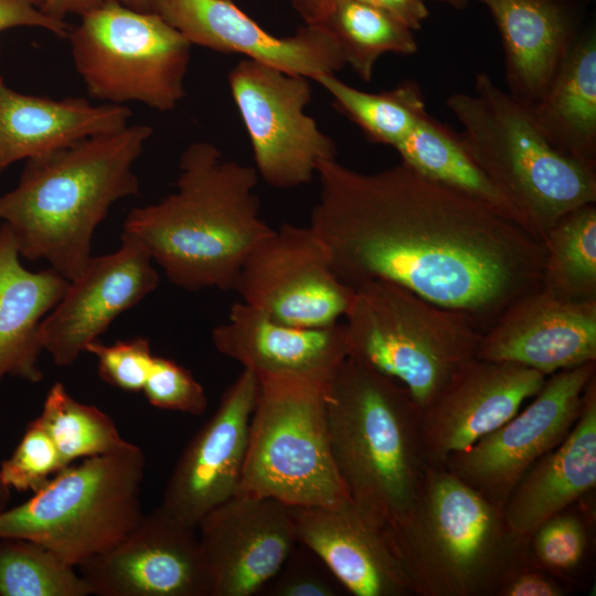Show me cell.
Here are the masks:
<instances>
[{"instance_id":"6da1fadb","label":"cell","mask_w":596,"mask_h":596,"mask_svg":"<svg viewBox=\"0 0 596 596\" xmlns=\"http://www.w3.org/2000/svg\"><path fill=\"white\" fill-rule=\"evenodd\" d=\"M309 226L338 278L397 284L468 316L482 331L542 286L544 243L486 202L403 162L361 172L319 164Z\"/></svg>"},{"instance_id":"7a4b0ae2","label":"cell","mask_w":596,"mask_h":596,"mask_svg":"<svg viewBox=\"0 0 596 596\" xmlns=\"http://www.w3.org/2000/svg\"><path fill=\"white\" fill-rule=\"evenodd\" d=\"M255 168L207 141L180 156L174 191L134 207L124 233L138 238L179 288L233 290L254 247L274 230L260 216Z\"/></svg>"},{"instance_id":"3957f363","label":"cell","mask_w":596,"mask_h":596,"mask_svg":"<svg viewBox=\"0 0 596 596\" xmlns=\"http://www.w3.org/2000/svg\"><path fill=\"white\" fill-rule=\"evenodd\" d=\"M152 134L129 124L26 160L17 187L0 196L20 256L47 260L68 281L78 277L111 205L139 194L134 166Z\"/></svg>"},{"instance_id":"277c9868","label":"cell","mask_w":596,"mask_h":596,"mask_svg":"<svg viewBox=\"0 0 596 596\" xmlns=\"http://www.w3.org/2000/svg\"><path fill=\"white\" fill-rule=\"evenodd\" d=\"M326 408L333 460L349 499L392 538L430 465L421 408L400 382L351 354L328 381Z\"/></svg>"},{"instance_id":"5b68a950","label":"cell","mask_w":596,"mask_h":596,"mask_svg":"<svg viewBox=\"0 0 596 596\" xmlns=\"http://www.w3.org/2000/svg\"><path fill=\"white\" fill-rule=\"evenodd\" d=\"M446 105L462 126L459 136L472 160L541 242L563 215L596 202V168L554 148L530 106L487 73L476 75L473 93L453 94Z\"/></svg>"},{"instance_id":"8992f818","label":"cell","mask_w":596,"mask_h":596,"mask_svg":"<svg viewBox=\"0 0 596 596\" xmlns=\"http://www.w3.org/2000/svg\"><path fill=\"white\" fill-rule=\"evenodd\" d=\"M414 595L490 596L528 551L503 508L443 465H429L392 536Z\"/></svg>"},{"instance_id":"52a82bcc","label":"cell","mask_w":596,"mask_h":596,"mask_svg":"<svg viewBox=\"0 0 596 596\" xmlns=\"http://www.w3.org/2000/svg\"><path fill=\"white\" fill-rule=\"evenodd\" d=\"M146 459L135 444L83 459L55 473L26 501L0 512V539H25L76 568L141 520Z\"/></svg>"},{"instance_id":"ba28073f","label":"cell","mask_w":596,"mask_h":596,"mask_svg":"<svg viewBox=\"0 0 596 596\" xmlns=\"http://www.w3.org/2000/svg\"><path fill=\"white\" fill-rule=\"evenodd\" d=\"M344 318L349 354L400 382L421 411L476 356L482 336L468 316L386 280L354 288Z\"/></svg>"},{"instance_id":"9c48e42d","label":"cell","mask_w":596,"mask_h":596,"mask_svg":"<svg viewBox=\"0 0 596 596\" xmlns=\"http://www.w3.org/2000/svg\"><path fill=\"white\" fill-rule=\"evenodd\" d=\"M257 380L236 494L268 497L289 507H333L351 501L330 446L328 382L294 375H262Z\"/></svg>"},{"instance_id":"30bf717a","label":"cell","mask_w":596,"mask_h":596,"mask_svg":"<svg viewBox=\"0 0 596 596\" xmlns=\"http://www.w3.org/2000/svg\"><path fill=\"white\" fill-rule=\"evenodd\" d=\"M67 40L88 95L170 111L185 96L192 44L153 11L104 0L79 17Z\"/></svg>"},{"instance_id":"8fae6325","label":"cell","mask_w":596,"mask_h":596,"mask_svg":"<svg viewBox=\"0 0 596 596\" xmlns=\"http://www.w3.org/2000/svg\"><path fill=\"white\" fill-rule=\"evenodd\" d=\"M247 131L255 170L277 189L309 183L321 162L337 157L334 141L305 113L310 79L244 58L227 76Z\"/></svg>"},{"instance_id":"7c38bea8","label":"cell","mask_w":596,"mask_h":596,"mask_svg":"<svg viewBox=\"0 0 596 596\" xmlns=\"http://www.w3.org/2000/svg\"><path fill=\"white\" fill-rule=\"evenodd\" d=\"M596 361L546 376L532 402L443 466L486 498L504 505L524 472L557 447L576 423Z\"/></svg>"},{"instance_id":"4fadbf2b","label":"cell","mask_w":596,"mask_h":596,"mask_svg":"<svg viewBox=\"0 0 596 596\" xmlns=\"http://www.w3.org/2000/svg\"><path fill=\"white\" fill-rule=\"evenodd\" d=\"M233 290L241 301L297 327L339 322L354 292L334 274L327 248L311 227L289 223L254 247Z\"/></svg>"},{"instance_id":"5bb4252c","label":"cell","mask_w":596,"mask_h":596,"mask_svg":"<svg viewBox=\"0 0 596 596\" xmlns=\"http://www.w3.org/2000/svg\"><path fill=\"white\" fill-rule=\"evenodd\" d=\"M195 530L158 507L78 572L98 596H210Z\"/></svg>"},{"instance_id":"9a60e30c","label":"cell","mask_w":596,"mask_h":596,"mask_svg":"<svg viewBox=\"0 0 596 596\" xmlns=\"http://www.w3.org/2000/svg\"><path fill=\"white\" fill-rule=\"evenodd\" d=\"M210 596H252L279 573L298 543L291 508L276 499L235 494L199 523Z\"/></svg>"},{"instance_id":"2e32d148","label":"cell","mask_w":596,"mask_h":596,"mask_svg":"<svg viewBox=\"0 0 596 596\" xmlns=\"http://www.w3.org/2000/svg\"><path fill=\"white\" fill-rule=\"evenodd\" d=\"M142 243L123 233L114 253L92 256L40 324L43 351L58 366L73 364L123 312L159 284V274Z\"/></svg>"},{"instance_id":"e0dca14e","label":"cell","mask_w":596,"mask_h":596,"mask_svg":"<svg viewBox=\"0 0 596 596\" xmlns=\"http://www.w3.org/2000/svg\"><path fill=\"white\" fill-rule=\"evenodd\" d=\"M152 11L192 45L238 53L311 81L345 66L334 36L324 24L305 23L290 36H275L232 0H155Z\"/></svg>"},{"instance_id":"ac0fdd59","label":"cell","mask_w":596,"mask_h":596,"mask_svg":"<svg viewBox=\"0 0 596 596\" xmlns=\"http://www.w3.org/2000/svg\"><path fill=\"white\" fill-rule=\"evenodd\" d=\"M257 393V376L243 369L184 448L166 485L161 509L198 528L211 510L237 493Z\"/></svg>"},{"instance_id":"d6986e66","label":"cell","mask_w":596,"mask_h":596,"mask_svg":"<svg viewBox=\"0 0 596 596\" xmlns=\"http://www.w3.org/2000/svg\"><path fill=\"white\" fill-rule=\"evenodd\" d=\"M546 376L511 362L472 358L421 411L422 438L430 465H444L497 429L533 397Z\"/></svg>"},{"instance_id":"ffe728a7","label":"cell","mask_w":596,"mask_h":596,"mask_svg":"<svg viewBox=\"0 0 596 596\" xmlns=\"http://www.w3.org/2000/svg\"><path fill=\"white\" fill-rule=\"evenodd\" d=\"M476 358L511 362L545 376L596 361V299L539 287L513 301L482 333Z\"/></svg>"},{"instance_id":"44dd1931","label":"cell","mask_w":596,"mask_h":596,"mask_svg":"<svg viewBox=\"0 0 596 596\" xmlns=\"http://www.w3.org/2000/svg\"><path fill=\"white\" fill-rule=\"evenodd\" d=\"M298 543L355 596H409L412 583L390 534L351 501L333 507H290Z\"/></svg>"},{"instance_id":"7402d4cb","label":"cell","mask_w":596,"mask_h":596,"mask_svg":"<svg viewBox=\"0 0 596 596\" xmlns=\"http://www.w3.org/2000/svg\"><path fill=\"white\" fill-rule=\"evenodd\" d=\"M215 349L256 376L294 375L328 382L349 355L344 323L297 327L243 302L211 333Z\"/></svg>"},{"instance_id":"603a6c76","label":"cell","mask_w":596,"mask_h":596,"mask_svg":"<svg viewBox=\"0 0 596 596\" xmlns=\"http://www.w3.org/2000/svg\"><path fill=\"white\" fill-rule=\"evenodd\" d=\"M596 486V376L587 384L584 404L564 440L539 458L508 497L503 513L519 540L529 542L534 531L567 510Z\"/></svg>"},{"instance_id":"cb8c5ba5","label":"cell","mask_w":596,"mask_h":596,"mask_svg":"<svg viewBox=\"0 0 596 596\" xmlns=\"http://www.w3.org/2000/svg\"><path fill=\"white\" fill-rule=\"evenodd\" d=\"M489 10L504 52L509 94L532 106L546 92L577 39L558 0H478Z\"/></svg>"},{"instance_id":"d4e9b609","label":"cell","mask_w":596,"mask_h":596,"mask_svg":"<svg viewBox=\"0 0 596 596\" xmlns=\"http://www.w3.org/2000/svg\"><path fill=\"white\" fill-rule=\"evenodd\" d=\"M131 116L123 105L26 95L10 88L0 75V173L19 160L119 130Z\"/></svg>"},{"instance_id":"484cf974","label":"cell","mask_w":596,"mask_h":596,"mask_svg":"<svg viewBox=\"0 0 596 596\" xmlns=\"http://www.w3.org/2000/svg\"><path fill=\"white\" fill-rule=\"evenodd\" d=\"M10 227L0 225V383L6 376L42 381L40 324L68 280L55 269L31 272L20 263Z\"/></svg>"},{"instance_id":"4316f807","label":"cell","mask_w":596,"mask_h":596,"mask_svg":"<svg viewBox=\"0 0 596 596\" xmlns=\"http://www.w3.org/2000/svg\"><path fill=\"white\" fill-rule=\"evenodd\" d=\"M551 145L596 168V35L577 36L551 85L531 107Z\"/></svg>"},{"instance_id":"83f0119b","label":"cell","mask_w":596,"mask_h":596,"mask_svg":"<svg viewBox=\"0 0 596 596\" xmlns=\"http://www.w3.org/2000/svg\"><path fill=\"white\" fill-rule=\"evenodd\" d=\"M394 149L401 162L419 174L486 202L522 226L513 207L472 160L460 136L428 113Z\"/></svg>"},{"instance_id":"f1b7e54d","label":"cell","mask_w":596,"mask_h":596,"mask_svg":"<svg viewBox=\"0 0 596 596\" xmlns=\"http://www.w3.org/2000/svg\"><path fill=\"white\" fill-rule=\"evenodd\" d=\"M543 243L542 287L567 299H596L595 203L563 215Z\"/></svg>"},{"instance_id":"f546056e","label":"cell","mask_w":596,"mask_h":596,"mask_svg":"<svg viewBox=\"0 0 596 596\" xmlns=\"http://www.w3.org/2000/svg\"><path fill=\"white\" fill-rule=\"evenodd\" d=\"M315 82L329 93L333 106L375 143L395 148L427 113L422 91L414 81L381 93L352 87L334 74L319 76Z\"/></svg>"},{"instance_id":"4dcf8cb0","label":"cell","mask_w":596,"mask_h":596,"mask_svg":"<svg viewBox=\"0 0 596 596\" xmlns=\"http://www.w3.org/2000/svg\"><path fill=\"white\" fill-rule=\"evenodd\" d=\"M334 36L356 75L371 81L376 61L385 53L413 54V30L390 13L358 0H337L323 23Z\"/></svg>"},{"instance_id":"1f68e13d","label":"cell","mask_w":596,"mask_h":596,"mask_svg":"<svg viewBox=\"0 0 596 596\" xmlns=\"http://www.w3.org/2000/svg\"><path fill=\"white\" fill-rule=\"evenodd\" d=\"M34 419L47 433L65 466L131 445L107 414L75 400L61 382L50 387L42 411Z\"/></svg>"},{"instance_id":"d6a6232c","label":"cell","mask_w":596,"mask_h":596,"mask_svg":"<svg viewBox=\"0 0 596 596\" xmlns=\"http://www.w3.org/2000/svg\"><path fill=\"white\" fill-rule=\"evenodd\" d=\"M75 566L36 542L0 539V596H88Z\"/></svg>"},{"instance_id":"836d02e7","label":"cell","mask_w":596,"mask_h":596,"mask_svg":"<svg viewBox=\"0 0 596 596\" xmlns=\"http://www.w3.org/2000/svg\"><path fill=\"white\" fill-rule=\"evenodd\" d=\"M588 549L587 526L583 518L564 510L541 524L528 542V558L553 574L578 567Z\"/></svg>"},{"instance_id":"e575fe53","label":"cell","mask_w":596,"mask_h":596,"mask_svg":"<svg viewBox=\"0 0 596 596\" xmlns=\"http://www.w3.org/2000/svg\"><path fill=\"white\" fill-rule=\"evenodd\" d=\"M64 467L54 443L33 419L10 457L1 462L0 479L10 490L35 492Z\"/></svg>"},{"instance_id":"d590c367","label":"cell","mask_w":596,"mask_h":596,"mask_svg":"<svg viewBox=\"0 0 596 596\" xmlns=\"http://www.w3.org/2000/svg\"><path fill=\"white\" fill-rule=\"evenodd\" d=\"M85 352L96 356L103 381L126 392L142 391L156 356L149 340L142 337L113 344L96 340L87 344Z\"/></svg>"},{"instance_id":"8d00e7d4","label":"cell","mask_w":596,"mask_h":596,"mask_svg":"<svg viewBox=\"0 0 596 596\" xmlns=\"http://www.w3.org/2000/svg\"><path fill=\"white\" fill-rule=\"evenodd\" d=\"M142 392L152 406L161 409L200 416L207 407L203 386L188 369L167 358L155 356Z\"/></svg>"},{"instance_id":"74e56055","label":"cell","mask_w":596,"mask_h":596,"mask_svg":"<svg viewBox=\"0 0 596 596\" xmlns=\"http://www.w3.org/2000/svg\"><path fill=\"white\" fill-rule=\"evenodd\" d=\"M528 552V551H526ZM567 588L556 577L534 565L528 554L505 575L496 596H564Z\"/></svg>"},{"instance_id":"f35d334b","label":"cell","mask_w":596,"mask_h":596,"mask_svg":"<svg viewBox=\"0 0 596 596\" xmlns=\"http://www.w3.org/2000/svg\"><path fill=\"white\" fill-rule=\"evenodd\" d=\"M268 585V594L275 596L338 595L334 583L319 571L305 565L283 567Z\"/></svg>"},{"instance_id":"ab89813d","label":"cell","mask_w":596,"mask_h":596,"mask_svg":"<svg viewBox=\"0 0 596 596\" xmlns=\"http://www.w3.org/2000/svg\"><path fill=\"white\" fill-rule=\"evenodd\" d=\"M19 26L44 29L67 39L71 25L47 15L40 0H0V32Z\"/></svg>"},{"instance_id":"60d3db41","label":"cell","mask_w":596,"mask_h":596,"mask_svg":"<svg viewBox=\"0 0 596 596\" xmlns=\"http://www.w3.org/2000/svg\"><path fill=\"white\" fill-rule=\"evenodd\" d=\"M379 8L415 31L428 15L426 0H358ZM440 1V0H435Z\"/></svg>"},{"instance_id":"b9f144b4","label":"cell","mask_w":596,"mask_h":596,"mask_svg":"<svg viewBox=\"0 0 596 596\" xmlns=\"http://www.w3.org/2000/svg\"><path fill=\"white\" fill-rule=\"evenodd\" d=\"M104 0H40L42 10L50 17L65 21L67 15H83Z\"/></svg>"},{"instance_id":"7bdbcfd3","label":"cell","mask_w":596,"mask_h":596,"mask_svg":"<svg viewBox=\"0 0 596 596\" xmlns=\"http://www.w3.org/2000/svg\"><path fill=\"white\" fill-rule=\"evenodd\" d=\"M337 0H292V7L307 24H323Z\"/></svg>"},{"instance_id":"ee69618b","label":"cell","mask_w":596,"mask_h":596,"mask_svg":"<svg viewBox=\"0 0 596 596\" xmlns=\"http://www.w3.org/2000/svg\"><path fill=\"white\" fill-rule=\"evenodd\" d=\"M124 6L138 11H152L155 0H118Z\"/></svg>"},{"instance_id":"f6af8a7d","label":"cell","mask_w":596,"mask_h":596,"mask_svg":"<svg viewBox=\"0 0 596 596\" xmlns=\"http://www.w3.org/2000/svg\"><path fill=\"white\" fill-rule=\"evenodd\" d=\"M10 489L0 479V512L7 509L10 500Z\"/></svg>"},{"instance_id":"bcb514c9","label":"cell","mask_w":596,"mask_h":596,"mask_svg":"<svg viewBox=\"0 0 596 596\" xmlns=\"http://www.w3.org/2000/svg\"><path fill=\"white\" fill-rule=\"evenodd\" d=\"M440 1L450 3L457 8H460L466 3V0H440Z\"/></svg>"}]
</instances>
